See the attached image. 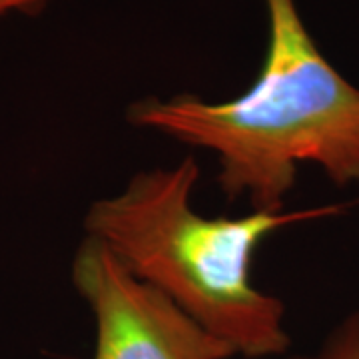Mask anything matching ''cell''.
Returning a JSON list of instances; mask_svg holds the SVG:
<instances>
[{
  "label": "cell",
  "instance_id": "4",
  "mask_svg": "<svg viewBox=\"0 0 359 359\" xmlns=\"http://www.w3.org/2000/svg\"><path fill=\"white\" fill-rule=\"evenodd\" d=\"M292 359H359V311L346 318L327 335L318 353Z\"/></svg>",
  "mask_w": 359,
  "mask_h": 359
},
{
  "label": "cell",
  "instance_id": "3",
  "mask_svg": "<svg viewBox=\"0 0 359 359\" xmlns=\"http://www.w3.org/2000/svg\"><path fill=\"white\" fill-rule=\"evenodd\" d=\"M72 283L94 313V359H230L236 349L162 292L134 278L108 248L86 236L72 259Z\"/></svg>",
  "mask_w": 359,
  "mask_h": 359
},
{
  "label": "cell",
  "instance_id": "1",
  "mask_svg": "<svg viewBox=\"0 0 359 359\" xmlns=\"http://www.w3.org/2000/svg\"><path fill=\"white\" fill-rule=\"evenodd\" d=\"M268 50L244 94L205 102L192 94L132 104L134 126L218 156V184L254 212H283L297 168L320 166L337 186L359 184V88L321 54L295 0H266Z\"/></svg>",
  "mask_w": 359,
  "mask_h": 359
},
{
  "label": "cell",
  "instance_id": "5",
  "mask_svg": "<svg viewBox=\"0 0 359 359\" xmlns=\"http://www.w3.org/2000/svg\"><path fill=\"white\" fill-rule=\"evenodd\" d=\"M50 0H0V18L8 13H25L36 14L40 13Z\"/></svg>",
  "mask_w": 359,
  "mask_h": 359
},
{
  "label": "cell",
  "instance_id": "2",
  "mask_svg": "<svg viewBox=\"0 0 359 359\" xmlns=\"http://www.w3.org/2000/svg\"><path fill=\"white\" fill-rule=\"evenodd\" d=\"M198 178L194 156L172 168L140 172L122 192L90 205L86 233L238 355H283L292 346L283 325L285 306L252 282L257 245L273 231L330 218L347 205L205 218L192 205Z\"/></svg>",
  "mask_w": 359,
  "mask_h": 359
}]
</instances>
